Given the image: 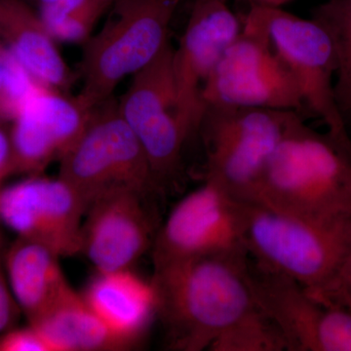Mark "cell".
<instances>
[{"label": "cell", "mask_w": 351, "mask_h": 351, "mask_svg": "<svg viewBox=\"0 0 351 351\" xmlns=\"http://www.w3.org/2000/svg\"><path fill=\"white\" fill-rule=\"evenodd\" d=\"M156 316L169 350H209L221 334L258 308L246 252L154 267Z\"/></svg>", "instance_id": "cell-1"}, {"label": "cell", "mask_w": 351, "mask_h": 351, "mask_svg": "<svg viewBox=\"0 0 351 351\" xmlns=\"http://www.w3.org/2000/svg\"><path fill=\"white\" fill-rule=\"evenodd\" d=\"M256 203L314 221L351 219V154L295 120L269 159Z\"/></svg>", "instance_id": "cell-2"}, {"label": "cell", "mask_w": 351, "mask_h": 351, "mask_svg": "<svg viewBox=\"0 0 351 351\" xmlns=\"http://www.w3.org/2000/svg\"><path fill=\"white\" fill-rule=\"evenodd\" d=\"M242 242L249 257L311 293L324 286L351 250V219L324 223L241 201Z\"/></svg>", "instance_id": "cell-3"}, {"label": "cell", "mask_w": 351, "mask_h": 351, "mask_svg": "<svg viewBox=\"0 0 351 351\" xmlns=\"http://www.w3.org/2000/svg\"><path fill=\"white\" fill-rule=\"evenodd\" d=\"M182 0H117L103 27L84 43L82 87L76 101L93 112L113 98L120 82L152 62L169 43Z\"/></svg>", "instance_id": "cell-4"}, {"label": "cell", "mask_w": 351, "mask_h": 351, "mask_svg": "<svg viewBox=\"0 0 351 351\" xmlns=\"http://www.w3.org/2000/svg\"><path fill=\"white\" fill-rule=\"evenodd\" d=\"M294 110L208 105L198 134L205 179L240 201L254 202L269 159L295 120Z\"/></svg>", "instance_id": "cell-5"}, {"label": "cell", "mask_w": 351, "mask_h": 351, "mask_svg": "<svg viewBox=\"0 0 351 351\" xmlns=\"http://www.w3.org/2000/svg\"><path fill=\"white\" fill-rule=\"evenodd\" d=\"M59 178L86 210L99 197L124 189L162 195L144 149L114 98L94 110L82 135L60 158Z\"/></svg>", "instance_id": "cell-6"}, {"label": "cell", "mask_w": 351, "mask_h": 351, "mask_svg": "<svg viewBox=\"0 0 351 351\" xmlns=\"http://www.w3.org/2000/svg\"><path fill=\"white\" fill-rule=\"evenodd\" d=\"M202 98L205 106L294 110L301 115L306 110L294 76L251 11L208 78Z\"/></svg>", "instance_id": "cell-7"}, {"label": "cell", "mask_w": 351, "mask_h": 351, "mask_svg": "<svg viewBox=\"0 0 351 351\" xmlns=\"http://www.w3.org/2000/svg\"><path fill=\"white\" fill-rule=\"evenodd\" d=\"M173 56L169 41L132 75L130 85L117 101L120 114L144 149L161 195L181 179L182 152L189 138L178 119Z\"/></svg>", "instance_id": "cell-8"}, {"label": "cell", "mask_w": 351, "mask_h": 351, "mask_svg": "<svg viewBox=\"0 0 351 351\" xmlns=\"http://www.w3.org/2000/svg\"><path fill=\"white\" fill-rule=\"evenodd\" d=\"M250 11L294 76L306 112L320 117L328 127V134L351 154L350 132L335 93L337 60L327 32L315 21L282 8L251 6Z\"/></svg>", "instance_id": "cell-9"}, {"label": "cell", "mask_w": 351, "mask_h": 351, "mask_svg": "<svg viewBox=\"0 0 351 351\" xmlns=\"http://www.w3.org/2000/svg\"><path fill=\"white\" fill-rule=\"evenodd\" d=\"M152 249L154 267L188 258L246 252L242 242L241 201L205 179L159 225Z\"/></svg>", "instance_id": "cell-10"}, {"label": "cell", "mask_w": 351, "mask_h": 351, "mask_svg": "<svg viewBox=\"0 0 351 351\" xmlns=\"http://www.w3.org/2000/svg\"><path fill=\"white\" fill-rule=\"evenodd\" d=\"M258 308L278 328L291 351H351V311L321 304L294 279L248 256Z\"/></svg>", "instance_id": "cell-11"}, {"label": "cell", "mask_w": 351, "mask_h": 351, "mask_svg": "<svg viewBox=\"0 0 351 351\" xmlns=\"http://www.w3.org/2000/svg\"><path fill=\"white\" fill-rule=\"evenodd\" d=\"M157 195L136 189L114 191L87 208L82 249L97 272L132 269L152 248L160 225Z\"/></svg>", "instance_id": "cell-12"}, {"label": "cell", "mask_w": 351, "mask_h": 351, "mask_svg": "<svg viewBox=\"0 0 351 351\" xmlns=\"http://www.w3.org/2000/svg\"><path fill=\"white\" fill-rule=\"evenodd\" d=\"M85 213L82 198L59 177L32 176L0 188V223L60 257L80 254Z\"/></svg>", "instance_id": "cell-13"}, {"label": "cell", "mask_w": 351, "mask_h": 351, "mask_svg": "<svg viewBox=\"0 0 351 351\" xmlns=\"http://www.w3.org/2000/svg\"><path fill=\"white\" fill-rule=\"evenodd\" d=\"M241 29L242 23L223 0H196L191 9L173 56L178 119L189 138L198 134L206 108L203 88Z\"/></svg>", "instance_id": "cell-14"}, {"label": "cell", "mask_w": 351, "mask_h": 351, "mask_svg": "<svg viewBox=\"0 0 351 351\" xmlns=\"http://www.w3.org/2000/svg\"><path fill=\"white\" fill-rule=\"evenodd\" d=\"M92 113L76 99L39 83L9 133L15 173L36 176L61 158L82 135Z\"/></svg>", "instance_id": "cell-15"}, {"label": "cell", "mask_w": 351, "mask_h": 351, "mask_svg": "<svg viewBox=\"0 0 351 351\" xmlns=\"http://www.w3.org/2000/svg\"><path fill=\"white\" fill-rule=\"evenodd\" d=\"M82 295L101 322L133 348L156 316L152 283L132 269L98 272Z\"/></svg>", "instance_id": "cell-16"}, {"label": "cell", "mask_w": 351, "mask_h": 351, "mask_svg": "<svg viewBox=\"0 0 351 351\" xmlns=\"http://www.w3.org/2000/svg\"><path fill=\"white\" fill-rule=\"evenodd\" d=\"M60 258L45 245L20 237L5 249L9 285L29 323L38 320L71 288Z\"/></svg>", "instance_id": "cell-17"}, {"label": "cell", "mask_w": 351, "mask_h": 351, "mask_svg": "<svg viewBox=\"0 0 351 351\" xmlns=\"http://www.w3.org/2000/svg\"><path fill=\"white\" fill-rule=\"evenodd\" d=\"M0 41L38 82L56 90L71 84V71L55 39L23 0H0Z\"/></svg>", "instance_id": "cell-18"}, {"label": "cell", "mask_w": 351, "mask_h": 351, "mask_svg": "<svg viewBox=\"0 0 351 351\" xmlns=\"http://www.w3.org/2000/svg\"><path fill=\"white\" fill-rule=\"evenodd\" d=\"M38 328L54 351H119L132 350L91 311L82 295L69 289L38 320Z\"/></svg>", "instance_id": "cell-19"}, {"label": "cell", "mask_w": 351, "mask_h": 351, "mask_svg": "<svg viewBox=\"0 0 351 351\" xmlns=\"http://www.w3.org/2000/svg\"><path fill=\"white\" fill-rule=\"evenodd\" d=\"M311 19L331 39L337 60V104L346 126L351 128V0H327L313 9Z\"/></svg>", "instance_id": "cell-20"}, {"label": "cell", "mask_w": 351, "mask_h": 351, "mask_svg": "<svg viewBox=\"0 0 351 351\" xmlns=\"http://www.w3.org/2000/svg\"><path fill=\"white\" fill-rule=\"evenodd\" d=\"M209 350L212 351H283L287 343L274 322L256 309L234 326L221 334Z\"/></svg>", "instance_id": "cell-21"}, {"label": "cell", "mask_w": 351, "mask_h": 351, "mask_svg": "<svg viewBox=\"0 0 351 351\" xmlns=\"http://www.w3.org/2000/svg\"><path fill=\"white\" fill-rule=\"evenodd\" d=\"M39 83L8 49L0 56V119L12 120Z\"/></svg>", "instance_id": "cell-22"}, {"label": "cell", "mask_w": 351, "mask_h": 351, "mask_svg": "<svg viewBox=\"0 0 351 351\" xmlns=\"http://www.w3.org/2000/svg\"><path fill=\"white\" fill-rule=\"evenodd\" d=\"M308 294L321 304L351 311V250L335 276L324 286Z\"/></svg>", "instance_id": "cell-23"}, {"label": "cell", "mask_w": 351, "mask_h": 351, "mask_svg": "<svg viewBox=\"0 0 351 351\" xmlns=\"http://www.w3.org/2000/svg\"><path fill=\"white\" fill-rule=\"evenodd\" d=\"M0 351H54L48 339L34 325L14 327L0 336Z\"/></svg>", "instance_id": "cell-24"}, {"label": "cell", "mask_w": 351, "mask_h": 351, "mask_svg": "<svg viewBox=\"0 0 351 351\" xmlns=\"http://www.w3.org/2000/svg\"><path fill=\"white\" fill-rule=\"evenodd\" d=\"M4 254L5 248L0 232V336L16 327L20 314H22L7 278Z\"/></svg>", "instance_id": "cell-25"}, {"label": "cell", "mask_w": 351, "mask_h": 351, "mask_svg": "<svg viewBox=\"0 0 351 351\" xmlns=\"http://www.w3.org/2000/svg\"><path fill=\"white\" fill-rule=\"evenodd\" d=\"M15 173L10 134L0 128V186L8 176Z\"/></svg>", "instance_id": "cell-26"}, {"label": "cell", "mask_w": 351, "mask_h": 351, "mask_svg": "<svg viewBox=\"0 0 351 351\" xmlns=\"http://www.w3.org/2000/svg\"><path fill=\"white\" fill-rule=\"evenodd\" d=\"M228 2V0H223ZM239 1L247 2L251 6L274 7V8H282L286 4L294 1V0H239Z\"/></svg>", "instance_id": "cell-27"}, {"label": "cell", "mask_w": 351, "mask_h": 351, "mask_svg": "<svg viewBox=\"0 0 351 351\" xmlns=\"http://www.w3.org/2000/svg\"><path fill=\"white\" fill-rule=\"evenodd\" d=\"M32 1L36 2L39 8H40L41 6L47 5V4L52 3V2L56 1V0H32Z\"/></svg>", "instance_id": "cell-28"}, {"label": "cell", "mask_w": 351, "mask_h": 351, "mask_svg": "<svg viewBox=\"0 0 351 351\" xmlns=\"http://www.w3.org/2000/svg\"><path fill=\"white\" fill-rule=\"evenodd\" d=\"M4 50H5V48L2 47L1 43H0V56H1L2 53L4 52Z\"/></svg>", "instance_id": "cell-29"}, {"label": "cell", "mask_w": 351, "mask_h": 351, "mask_svg": "<svg viewBox=\"0 0 351 351\" xmlns=\"http://www.w3.org/2000/svg\"><path fill=\"white\" fill-rule=\"evenodd\" d=\"M0 188H1V186H0Z\"/></svg>", "instance_id": "cell-30"}]
</instances>
